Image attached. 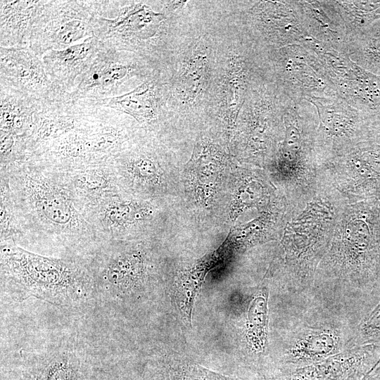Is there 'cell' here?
Wrapping results in <instances>:
<instances>
[{
    "label": "cell",
    "instance_id": "obj_28",
    "mask_svg": "<svg viewBox=\"0 0 380 380\" xmlns=\"http://www.w3.org/2000/svg\"><path fill=\"white\" fill-rule=\"evenodd\" d=\"M269 288L261 284L253 293L246 311L243 336L247 353L260 362L270 354Z\"/></svg>",
    "mask_w": 380,
    "mask_h": 380
},
{
    "label": "cell",
    "instance_id": "obj_1",
    "mask_svg": "<svg viewBox=\"0 0 380 380\" xmlns=\"http://www.w3.org/2000/svg\"><path fill=\"white\" fill-rule=\"evenodd\" d=\"M310 300L355 327L380 301V199L345 207L317 267Z\"/></svg>",
    "mask_w": 380,
    "mask_h": 380
},
{
    "label": "cell",
    "instance_id": "obj_39",
    "mask_svg": "<svg viewBox=\"0 0 380 380\" xmlns=\"http://www.w3.org/2000/svg\"><path fill=\"white\" fill-rule=\"evenodd\" d=\"M144 380H186L184 366H166L158 368Z\"/></svg>",
    "mask_w": 380,
    "mask_h": 380
},
{
    "label": "cell",
    "instance_id": "obj_41",
    "mask_svg": "<svg viewBox=\"0 0 380 380\" xmlns=\"http://www.w3.org/2000/svg\"><path fill=\"white\" fill-rule=\"evenodd\" d=\"M21 380H37V379L31 372L25 369L21 372Z\"/></svg>",
    "mask_w": 380,
    "mask_h": 380
},
{
    "label": "cell",
    "instance_id": "obj_20",
    "mask_svg": "<svg viewBox=\"0 0 380 380\" xmlns=\"http://www.w3.org/2000/svg\"><path fill=\"white\" fill-rule=\"evenodd\" d=\"M380 359V347L355 346L320 362L272 375L267 380H356L367 378Z\"/></svg>",
    "mask_w": 380,
    "mask_h": 380
},
{
    "label": "cell",
    "instance_id": "obj_5",
    "mask_svg": "<svg viewBox=\"0 0 380 380\" xmlns=\"http://www.w3.org/2000/svg\"><path fill=\"white\" fill-rule=\"evenodd\" d=\"M318 125L316 107L306 99L292 101L285 110L281 141L265 170L289 203L308 201L316 190Z\"/></svg>",
    "mask_w": 380,
    "mask_h": 380
},
{
    "label": "cell",
    "instance_id": "obj_43",
    "mask_svg": "<svg viewBox=\"0 0 380 380\" xmlns=\"http://www.w3.org/2000/svg\"><path fill=\"white\" fill-rule=\"evenodd\" d=\"M367 380H379V379H367Z\"/></svg>",
    "mask_w": 380,
    "mask_h": 380
},
{
    "label": "cell",
    "instance_id": "obj_35",
    "mask_svg": "<svg viewBox=\"0 0 380 380\" xmlns=\"http://www.w3.org/2000/svg\"><path fill=\"white\" fill-rule=\"evenodd\" d=\"M0 240L1 243H26L25 232L19 221L7 177L0 173Z\"/></svg>",
    "mask_w": 380,
    "mask_h": 380
},
{
    "label": "cell",
    "instance_id": "obj_13",
    "mask_svg": "<svg viewBox=\"0 0 380 380\" xmlns=\"http://www.w3.org/2000/svg\"><path fill=\"white\" fill-rule=\"evenodd\" d=\"M348 204L380 199V139L365 142L319 170Z\"/></svg>",
    "mask_w": 380,
    "mask_h": 380
},
{
    "label": "cell",
    "instance_id": "obj_31",
    "mask_svg": "<svg viewBox=\"0 0 380 380\" xmlns=\"http://www.w3.org/2000/svg\"><path fill=\"white\" fill-rule=\"evenodd\" d=\"M39 1H0V47L25 46V37Z\"/></svg>",
    "mask_w": 380,
    "mask_h": 380
},
{
    "label": "cell",
    "instance_id": "obj_17",
    "mask_svg": "<svg viewBox=\"0 0 380 380\" xmlns=\"http://www.w3.org/2000/svg\"><path fill=\"white\" fill-rule=\"evenodd\" d=\"M247 24L262 48L277 50L309 37L295 1H259L248 9Z\"/></svg>",
    "mask_w": 380,
    "mask_h": 380
},
{
    "label": "cell",
    "instance_id": "obj_38",
    "mask_svg": "<svg viewBox=\"0 0 380 380\" xmlns=\"http://www.w3.org/2000/svg\"><path fill=\"white\" fill-rule=\"evenodd\" d=\"M184 377L186 380H241L215 372L199 365L185 366ZM258 380L267 379L262 376Z\"/></svg>",
    "mask_w": 380,
    "mask_h": 380
},
{
    "label": "cell",
    "instance_id": "obj_42",
    "mask_svg": "<svg viewBox=\"0 0 380 380\" xmlns=\"http://www.w3.org/2000/svg\"><path fill=\"white\" fill-rule=\"evenodd\" d=\"M356 380H367V379L366 378H360V379H357Z\"/></svg>",
    "mask_w": 380,
    "mask_h": 380
},
{
    "label": "cell",
    "instance_id": "obj_6",
    "mask_svg": "<svg viewBox=\"0 0 380 380\" xmlns=\"http://www.w3.org/2000/svg\"><path fill=\"white\" fill-rule=\"evenodd\" d=\"M291 310L272 372L266 378L336 355L348 348L352 338L355 327L310 300Z\"/></svg>",
    "mask_w": 380,
    "mask_h": 380
},
{
    "label": "cell",
    "instance_id": "obj_36",
    "mask_svg": "<svg viewBox=\"0 0 380 380\" xmlns=\"http://www.w3.org/2000/svg\"><path fill=\"white\" fill-rule=\"evenodd\" d=\"M365 345L380 347V301L355 327L347 348Z\"/></svg>",
    "mask_w": 380,
    "mask_h": 380
},
{
    "label": "cell",
    "instance_id": "obj_34",
    "mask_svg": "<svg viewBox=\"0 0 380 380\" xmlns=\"http://www.w3.org/2000/svg\"><path fill=\"white\" fill-rule=\"evenodd\" d=\"M335 3L346 23L348 41L380 21V1H335Z\"/></svg>",
    "mask_w": 380,
    "mask_h": 380
},
{
    "label": "cell",
    "instance_id": "obj_7",
    "mask_svg": "<svg viewBox=\"0 0 380 380\" xmlns=\"http://www.w3.org/2000/svg\"><path fill=\"white\" fill-rule=\"evenodd\" d=\"M292 101L269 75L251 84L234 131L239 159L249 166L267 167L281 141L284 115Z\"/></svg>",
    "mask_w": 380,
    "mask_h": 380
},
{
    "label": "cell",
    "instance_id": "obj_40",
    "mask_svg": "<svg viewBox=\"0 0 380 380\" xmlns=\"http://www.w3.org/2000/svg\"><path fill=\"white\" fill-rule=\"evenodd\" d=\"M367 379H374L380 380V359L378 360L376 365L369 372Z\"/></svg>",
    "mask_w": 380,
    "mask_h": 380
},
{
    "label": "cell",
    "instance_id": "obj_37",
    "mask_svg": "<svg viewBox=\"0 0 380 380\" xmlns=\"http://www.w3.org/2000/svg\"><path fill=\"white\" fill-rule=\"evenodd\" d=\"M26 160L25 137L0 130V170Z\"/></svg>",
    "mask_w": 380,
    "mask_h": 380
},
{
    "label": "cell",
    "instance_id": "obj_12",
    "mask_svg": "<svg viewBox=\"0 0 380 380\" xmlns=\"http://www.w3.org/2000/svg\"><path fill=\"white\" fill-rule=\"evenodd\" d=\"M149 62L137 54L103 46L89 68L77 79L70 98L96 103L122 95L123 87L134 77L145 81L152 77Z\"/></svg>",
    "mask_w": 380,
    "mask_h": 380
},
{
    "label": "cell",
    "instance_id": "obj_26",
    "mask_svg": "<svg viewBox=\"0 0 380 380\" xmlns=\"http://www.w3.org/2000/svg\"><path fill=\"white\" fill-rule=\"evenodd\" d=\"M229 257L228 249L222 243L216 250L197 260L178 274L172 296L178 312L187 325H191L195 298L207 274Z\"/></svg>",
    "mask_w": 380,
    "mask_h": 380
},
{
    "label": "cell",
    "instance_id": "obj_10",
    "mask_svg": "<svg viewBox=\"0 0 380 380\" xmlns=\"http://www.w3.org/2000/svg\"><path fill=\"white\" fill-rule=\"evenodd\" d=\"M96 11L92 1H39L25 46L38 56L62 50L94 36Z\"/></svg>",
    "mask_w": 380,
    "mask_h": 380
},
{
    "label": "cell",
    "instance_id": "obj_2",
    "mask_svg": "<svg viewBox=\"0 0 380 380\" xmlns=\"http://www.w3.org/2000/svg\"><path fill=\"white\" fill-rule=\"evenodd\" d=\"M348 205L338 191L319 174L313 195L289 203L286 221L272 241L265 279H271L291 299L310 300L315 272L328 250L336 223Z\"/></svg>",
    "mask_w": 380,
    "mask_h": 380
},
{
    "label": "cell",
    "instance_id": "obj_29",
    "mask_svg": "<svg viewBox=\"0 0 380 380\" xmlns=\"http://www.w3.org/2000/svg\"><path fill=\"white\" fill-rule=\"evenodd\" d=\"M209 51L198 44L182 63L175 80V91L183 104L195 103L200 99L208 83Z\"/></svg>",
    "mask_w": 380,
    "mask_h": 380
},
{
    "label": "cell",
    "instance_id": "obj_14",
    "mask_svg": "<svg viewBox=\"0 0 380 380\" xmlns=\"http://www.w3.org/2000/svg\"><path fill=\"white\" fill-rule=\"evenodd\" d=\"M81 211L93 227L99 239L127 240L151 225L156 214L149 200L127 193L104 198L82 206Z\"/></svg>",
    "mask_w": 380,
    "mask_h": 380
},
{
    "label": "cell",
    "instance_id": "obj_8",
    "mask_svg": "<svg viewBox=\"0 0 380 380\" xmlns=\"http://www.w3.org/2000/svg\"><path fill=\"white\" fill-rule=\"evenodd\" d=\"M306 100L318 115L315 150L319 170L359 145L380 139V115L358 110L338 95Z\"/></svg>",
    "mask_w": 380,
    "mask_h": 380
},
{
    "label": "cell",
    "instance_id": "obj_32",
    "mask_svg": "<svg viewBox=\"0 0 380 380\" xmlns=\"http://www.w3.org/2000/svg\"><path fill=\"white\" fill-rule=\"evenodd\" d=\"M346 53L360 67L380 76V21L350 39Z\"/></svg>",
    "mask_w": 380,
    "mask_h": 380
},
{
    "label": "cell",
    "instance_id": "obj_25",
    "mask_svg": "<svg viewBox=\"0 0 380 380\" xmlns=\"http://www.w3.org/2000/svg\"><path fill=\"white\" fill-rule=\"evenodd\" d=\"M58 172L73 193L80 208L123 192L110 162Z\"/></svg>",
    "mask_w": 380,
    "mask_h": 380
},
{
    "label": "cell",
    "instance_id": "obj_33",
    "mask_svg": "<svg viewBox=\"0 0 380 380\" xmlns=\"http://www.w3.org/2000/svg\"><path fill=\"white\" fill-rule=\"evenodd\" d=\"M27 369L37 380H86L80 362L69 354H57L32 363Z\"/></svg>",
    "mask_w": 380,
    "mask_h": 380
},
{
    "label": "cell",
    "instance_id": "obj_11",
    "mask_svg": "<svg viewBox=\"0 0 380 380\" xmlns=\"http://www.w3.org/2000/svg\"><path fill=\"white\" fill-rule=\"evenodd\" d=\"M268 71L272 80L295 102L338 96L318 55L303 44L270 51Z\"/></svg>",
    "mask_w": 380,
    "mask_h": 380
},
{
    "label": "cell",
    "instance_id": "obj_15",
    "mask_svg": "<svg viewBox=\"0 0 380 380\" xmlns=\"http://www.w3.org/2000/svg\"><path fill=\"white\" fill-rule=\"evenodd\" d=\"M309 46L322 61L340 97L358 110L380 115V76L360 67L347 53L316 40Z\"/></svg>",
    "mask_w": 380,
    "mask_h": 380
},
{
    "label": "cell",
    "instance_id": "obj_27",
    "mask_svg": "<svg viewBox=\"0 0 380 380\" xmlns=\"http://www.w3.org/2000/svg\"><path fill=\"white\" fill-rule=\"evenodd\" d=\"M96 104L122 112L143 126H150L160 116V85L157 78L151 77L130 91L99 101Z\"/></svg>",
    "mask_w": 380,
    "mask_h": 380
},
{
    "label": "cell",
    "instance_id": "obj_19",
    "mask_svg": "<svg viewBox=\"0 0 380 380\" xmlns=\"http://www.w3.org/2000/svg\"><path fill=\"white\" fill-rule=\"evenodd\" d=\"M0 85L39 101L61 97L53 87L42 57L28 46L0 47Z\"/></svg>",
    "mask_w": 380,
    "mask_h": 380
},
{
    "label": "cell",
    "instance_id": "obj_24",
    "mask_svg": "<svg viewBox=\"0 0 380 380\" xmlns=\"http://www.w3.org/2000/svg\"><path fill=\"white\" fill-rule=\"evenodd\" d=\"M227 165V156L219 145L201 139L186 165L189 183L198 201L207 205L213 199Z\"/></svg>",
    "mask_w": 380,
    "mask_h": 380
},
{
    "label": "cell",
    "instance_id": "obj_30",
    "mask_svg": "<svg viewBox=\"0 0 380 380\" xmlns=\"http://www.w3.org/2000/svg\"><path fill=\"white\" fill-rule=\"evenodd\" d=\"M40 101L0 85V130L25 137L30 132Z\"/></svg>",
    "mask_w": 380,
    "mask_h": 380
},
{
    "label": "cell",
    "instance_id": "obj_4",
    "mask_svg": "<svg viewBox=\"0 0 380 380\" xmlns=\"http://www.w3.org/2000/svg\"><path fill=\"white\" fill-rule=\"evenodd\" d=\"M1 286L14 300L30 296L58 306L84 300L94 277L84 260L57 258L1 243Z\"/></svg>",
    "mask_w": 380,
    "mask_h": 380
},
{
    "label": "cell",
    "instance_id": "obj_16",
    "mask_svg": "<svg viewBox=\"0 0 380 380\" xmlns=\"http://www.w3.org/2000/svg\"><path fill=\"white\" fill-rule=\"evenodd\" d=\"M99 107L94 101H74L69 94L40 101L32 127L25 137L26 159L53 141L84 126Z\"/></svg>",
    "mask_w": 380,
    "mask_h": 380
},
{
    "label": "cell",
    "instance_id": "obj_3",
    "mask_svg": "<svg viewBox=\"0 0 380 380\" xmlns=\"http://www.w3.org/2000/svg\"><path fill=\"white\" fill-rule=\"evenodd\" d=\"M0 173L7 177L26 243L46 240L92 247L101 241L58 171L25 160Z\"/></svg>",
    "mask_w": 380,
    "mask_h": 380
},
{
    "label": "cell",
    "instance_id": "obj_21",
    "mask_svg": "<svg viewBox=\"0 0 380 380\" xmlns=\"http://www.w3.org/2000/svg\"><path fill=\"white\" fill-rule=\"evenodd\" d=\"M266 73L267 69L256 70L254 61L247 56L236 53L227 59L217 89V109L229 135L235 131L250 87Z\"/></svg>",
    "mask_w": 380,
    "mask_h": 380
},
{
    "label": "cell",
    "instance_id": "obj_18",
    "mask_svg": "<svg viewBox=\"0 0 380 380\" xmlns=\"http://www.w3.org/2000/svg\"><path fill=\"white\" fill-rule=\"evenodd\" d=\"M140 139L134 137L110 164L122 191L146 199L161 189L165 177L157 152Z\"/></svg>",
    "mask_w": 380,
    "mask_h": 380
},
{
    "label": "cell",
    "instance_id": "obj_9",
    "mask_svg": "<svg viewBox=\"0 0 380 380\" xmlns=\"http://www.w3.org/2000/svg\"><path fill=\"white\" fill-rule=\"evenodd\" d=\"M99 1L115 16L96 13L94 36L107 48L132 53L151 61L165 19L163 13L155 12L145 1Z\"/></svg>",
    "mask_w": 380,
    "mask_h": 380
},
{
    "label": "cell",
    "instance_id": "obj_23",
    "mask_svg": "<svg viewBox=\"0 0 380 380\" xmlns=\"http://www.w3.org/2000/svg\"><path fill=\"white\" fill-rule=\"evenodd\" d=\"M295 3L310 37L346 53L348 34L335 1H295Z\"/></svg>",
    "mask_w": 380,
    "mask_h": 380
},
{
    "label": "cell",
    "instance_id": "obj_22",
    "mask_svg": "<svg viewBox=\"0 0 380 380\" xmlns=\"http://www.w3.org/2000/svg\"><path fill=\"white\" fill-rule=\"evenodd\" d=\"M103 44L94 36L62 50H51L42 56L44 68L55 90L69 94L77 79L91 66Z\"/></svg>",
    "mask_w": 380,
    "mask_h": 380
}]
</instances>
